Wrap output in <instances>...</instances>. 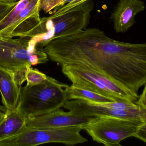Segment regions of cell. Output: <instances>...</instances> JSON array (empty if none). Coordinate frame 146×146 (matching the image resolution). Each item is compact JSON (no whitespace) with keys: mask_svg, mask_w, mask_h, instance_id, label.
<instances>
[{"mask_svg":"<svg viewBox=\"0 0 146 146\" xmlns=\"http://www.w3.org/2000/svg\"><path fill=\"white\" fill-rule=\"evenodd\" d=\"M60 66H86L135 94L146 83V44L123 42L97 28L53 39L41 48Z\"/></svg>","mask_w":146,"mask_h":146,"instance_id":"1","label":"cell"},{"mask_svg":"<svg viewBox=\"0 0 146 146\" xmlns=\"http://www.w3.org/2000/svg\"><path fill=\"white\" fill-rule=\"evenodd\" d=\"M94 8L92 0H88L63 14L53 13L42 18L26 36L33 40L37 47L41 49L53 39L76 34L86 29Z\"/></svg>","mask_w":146,"mask_h":146,"instance_id":"2","label":"cell"},{"mask_svg":"<svg viewBox=\"0 0 146 146\" xmlns=\"http://www.w3.org/2000/svg\"><path fill=\"white\" fill-rule=\"evenodd\" d=\"M69 87L48 76L46 80L37 85L21 87L17 110L27 117L60 109L68 100Z\"/></svg>","mask_w":146,"mask_h":146,"instance_id":"3","label":"cell"},{"mask_svg":"<svg viewBox=\"0 0 146 146\" xmlns=\"http://www.w3.org/2000/svg\"><path fill=\"white\" fill-rule=\"evenodd\" d=\"M48 60L47 54L29 37L0 38V67L13 72L19 86L26 81L28 68Z\"/></svg>","mask_w":146,"mask_h":146,"instance_id":"4","label":"cell"},{"mask_svg":"<svg viewBox=\"0 0 146 146\" xmlns=\"http://www.w3.org/2000/svg\"><path fill=\"white\" fill-rule=\"evenodd\" d=\"M61 66L63 74L74 87L93 91L115 101L135 102L138 99V94L91 68L74 65Z\"/></svg>","mask_w":146,"mask_h":146,"instance_id":"5","label":"cell"},{"mask_svg":"<svg viewBox=\"0 0 146 146\" xmlns=\"http://www.w3.org/2000/svg\"><path fill=\"white\" fill-rule=\"evenodd\" d=\"M141 118H122L109 116L96 117L82 125L93 141L106 146H121V141L135 137L143 123Z\"/></svg>","mask_w":146,"mask_h":146,"instance_id":"6","label":"cell"},{"mask_svg":"<svg viewBox=\"0 0 146 146\" xmlns=\"http://www.w3.org/2000/svg\"><path fill=\"white\" fill-rule=\"evenodd\" d=\"M82 125L54 129L25 128L14 136L0 141V146H36L51 143L74 146L88 141L80 134Z\"/></svg>","mask_w":146,"mask_h":146,"instance_id":"7","label":"cell"},{"mask_svg":"<svg viewBox=\"0 0 146 146\" xmlns=\"http://www.w3.org/2000/svg\"><path fill=\"white\" fill-rule=\"evenodd\" d=\"M97 117L79 116L61 109L39 116L27 117L25 127L29 129H54L84 125Z\"/></svg>","mask_w":146,"mask_h":146,"instance_id":"8","label":"cell"},{"mask_svg":"<svg viewBox=\"0 0 146 146\" xmlns=\"http://www.w3.org/2000/svg\"><path fill=\"white\" fill-rule=\"evenodd\" d=\"M63 107L73 114L89 117L109 116L122 118H141L144 121L140 109L116 110L106 107L98 102L82 100H68Z\"/></svg>","mask_w":146,"mask_h":146,"instance_id":"9","label":"cell"},{"mask_svg":"<svg viewBox=\"0 0 146 146\" xmlns=\"http://www.w3.org/2000/svg\"><path fill=\"white\" fill-rule=\"evenodd\" d=\"M40 0H30L0 38L7 39L26 36L40 22Z\"/></svg>","mask_w":146,"mask_h":146,"instance_id":"10","label":"cell"},{"mask_svg":"<svg viewBox=\"0 0 146 146\" xmlns=\"http://www.w3.org/2000/svg\"><path fill=\"white\" fill-rule=\"evenodd\" d=\"M144 9L141 0H119L111 15L114 30L118 33L127 32L135 23L136 16Z\"/></svg>","mask_w":146,"mask_h":146,"instance_id":"11","label":"cell"},{"mask_svg":"<svg viewBox=\"0 0 146 146\" xmlns=\"http://www.w3.org/2000/svg\"><path fill=\"white\" fill-rule=\"evenodd\" d=\"M21 88L16 81L14 73L0 67V92L2 103L6 110L17 109Z\"/></svg>","mask_w":146,"mask_h":146,"instance_id":"12","label":"cell"},{"mask_svg":"<svg viewBox=\"0 0 146 146\" xmlns=\"http://www.w3.org/2000/svg\"><path fill=\"white\" fill-rule=\"evenodd\" d=\"M26 118L17 109L6 110L4 118L0 122V141L21 133L26 128Z\"/></svg>","mask_w":146,"mask_h":146,"instance_id":"13","label":"cell"},{"mask_svg":"<svg viewBox=\"0 0 146 146\" xmlns=\"http://www.w3.org/2000/svg\"><path fill=\"white\" fill-rule=\"evenodd\" d=\"M67 93L68 100H82L99 103L115 101L106 96L72 85L68 88Z\"/></svg>","mask_w":146,"mask_h":146,"instance_id":"14","label":"cell"},{"mask_svg":"<svg viewBox=\"0 0 146 146\" xmlns=\"http://www.w3.org/2000/svg\"><path fill=\"white\" fill-rule=\"evenodd\" d=\"M30 0H20L12 11L0 22V36L10 27L19 13L29 3Z\"/></svg>","mask_w":146,"mask_h":146,"instance_id":"15","label":"cell"},{"mask_svg":"<svg viewBox=\"0 0 146 146\" xmlns=\"http://www.w3.org/2000/svg\"><path fill=\"white\" fill-rule=\"evenodd\" d=\"M48 76L43 72L31 67L28 68L25 73L26 85L29 86L37 85L42 82L47 78Z\"/></svg>","mask_w":146,"mask_h":146,"instance_id":"16","label":"cell"},{"mask_svg":"<svg viewBox=\"0 0 146 146\" xmlns=\"http://www.w3.org/2000/svg\"><path fill=\"white\" fill-rule=\"evenodd\" d=\"M144 88L142 94L138 96V99L135 102L138 107L143 117L146 119V87L144 85Z\"/></svg>","mask_w":146,"mask_h":146,"instance_id":"17","label":"cell"},{"mask_svg":"<svg viewBox=\"0 0 146 146\" xmlns=\"http://www.w3.org/2000/svg\"><path fill=\"white\" fill-rule=\"evenodd\" d=\"M17 1L10 3L0 2V22L12 11Z\"/></svg>","mask_w":146,"mask_h":146,"instance_id":"18","label":"cell"},{"mask_svg":"<svg viewBox=\"0 0 146 146\" xmlns=\"http://www.w3.org/2000/svg\"><path fill=\"white\" fill-rule=\"evenodd\" d=\"M88 0H74V1H72L65 5L63 6L60 8H58L54 10V14L55 15H60L66 12L67 11L70 10L72 8L75 7L80 5L81 3L87 1Z\"/></svg>","mask_w":146,"mask_h":146,"instance_id":"19","label":"cell"},{"mask_svg":"<svg viewBox=\"0 0 146 146\" xmlns=\"http://www.w3.org/2000/svg\"><path fill=\"white\" fill-rule=\"evenodd\" d=\"M134 137L146 142V122L143 123L138 127Z\"/></svg>","mask_w":146,"mask_h":146,"instance_id":"20","label":"cell"},{"mask_svg":"<svg viewBox=\"0 0 146 146\" xmlns=\"http://www.w3.org/2000/svg\"><path fill=\"white\" fill-rule=\"evenodd\" d=\"M54 1V0H40V11L42 10L46 13H47L48 9Z\"/></svg>","mask_w":146,"mask_h":146,"instance_id":"21","label":"cell"},{"mask_svg":"<svg viewBox=\"0 0 146 146\" xmlns=\"http://www.w3.org/2000/svg\"><path fill=\"white\" fill-rule=\"evenodd\" d=\"M1 108V107H0V122L4 118L6 112V111L4 112V110L2 109V108Z\"/></svg>","mask_w":146,"mask_h":146,"instance_id":"22","label":"cell"},{"mask_svg":"<svg viewBox=\"0 0 146 146\" xmlns=\"http://www.w3.org/2000/svg\"><path fill=\"white\" fill-rule=\"evenodd\" d=\"M17 0H0V2L4 3H10V2H16Z\"/></svg>","mask_w":146,"mask_h":146,"instance_id":"23","label":"cell"}]
</instances>
